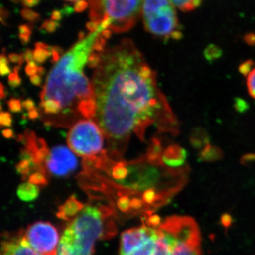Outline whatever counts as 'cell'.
<instances>
[{
  "instance_id": "obj_1",
  "label": "cell",
  "mask_w": 255,
  "mask_h": 255,
  "mask_svg": "<svg viewBox=\"0 0 255 255\" xmlns=\"http://www.w3.org/2000/svg\"><path fill=\"white\" fill-rule=\"evenodd\" d=\"M95 122L107 141V154L119 162L135 133L142 141L154 127L158 133L175 136L179 123L159 88L156 73L130 39L102 53L92 80Z\"/></svg>"
},
{
  "instance_id": "obj_2",
  "label": "cell",
  "mask_w": 255,
  "mask_h": 255,
  "mask_svg": "<svg viewBox=\"0 0 255 255\" xmlns=\"http://www.w3.org/2000/svg\"><path fill=\"white\" fill-rule=\"evenodd\" d=\"M100 34L97 31L78 41L63 55L47 77L40 99L55 100L61 106L55 127H70L80 117L95 119V94L83 69Z\"/></svg>"
},
{
  "instance_id": "obj_3",
  "label": "cell",
  "mask_w": 255,
  "mask_h": 255,
  "mask_svg": "<svg viewBox=\"0 0 255 255\" xmlns=\"http://www.w3.org/2000/svg\"><path fill=\"white\" fill-rule=\"evenodd\" d=\"M112 216V209L104 204L85 206L63 231L56 255H93L96 242L114 233Z\"/></svg>"
},
{
  "instance_id": "obj_4",
  "label": "cell",
  "mask_w": 255,
  "mask_h": 255,
  "mask_svg": "<svg viewBox=\"0 0 255 255\" xmlns=\"http://www.w3.org/2000/svg\"><path fill=\"white\" fill-rule=\"evenodd\" d=\"M154 255H203L197 223L185 216L167 217L158 227Z\"/></svg>"
},
{
  "instance_id": "obj_5",
  "label": "cell",
  "mask_w": 255,
  "mask_h": 255,
  "mask_svg": "<svg viewBox=\"0 0 255 255\" xmlns=\"http://www.w3.org/2000/svg\"><path fill=\"white\" fill-rule=\"evenodd\" d=\"M144 26L149 33L162 37L165 41L182 38L177 11L171 1L146 0L142 2Z\"/></svg>"
},
{
  "instance_id": "obj_6",
  "label": "cell",
  "mask_w": 255,
  "mask_h": 255,
  "mask_svg": "<svg viewBox=\"0 0 255 255\" xmlns=\"http://www.w3.org/2000/svg\"><path fill=\"white\" fill-rule=\"evenodd\" d=\"M104 134L95 122L80 120L74 124L68 134L70 150L84 159L100 156L103 152Z\"/></svg>"
},
{
  "instance_id": "obj_7",
  "label": "cell",
  "mask_w": 255,
  "mask_h": 255,
  "mask_svg": "<svg viewBox=\"0 0 255 255\" xmlns=\"http://www.w3.org/2000/svg\"><path fill=\"white\" fill-rule=\"evenodd\" d=\"M158 236L157 228L148 225L127 230L121 237L119 255H154Z\"/></svg>"
},
{
  "instance_id": "obj_8",
  "label": "cell",
  "mask_w": 255,
  "mask_h": 255,
  "mask_svg": "<svg viewBox=\"0 0 255 255\" xmlns=\"http://www.w3.org/2000/svg\"><path fill=\"white\" fill-rule=\"evenodd\" d=\"M105 14L112 19L110 30L124 33L135 26L142 10L143 1H101Z\"/></svg>"
},
{
  "instance_id": "obj_9",
  "label": "cell",
  "mask_w": 255,
  "mask_h": 255,
  "mask_svg": "<svg viewBox=\"0 0 255 255\" xmlns=\"http://www.w3.org/2000/svg\"><path fill=\"white\" fill-rule=\"evenodd\" d=\"M23 236L26 243L40 254L56 255L59 234L51 223L43 221L33 223L23 232Z\"/></svg>"
},
{
  "instance_id": "obj_10",
  "label": "cell",
  "mask_w": 255,
  "mask_h": 255,
  "mask_svg": "<svg viewBox=\"0 0 255 255\" xmlns=\"http://www.w3.org/2000/svg\"><path fill=\"white\" fill-rule=\"evenodd\" d=\"M78 167V159L73 151L65 146L58 145L50 150L44 164L45 172L53 176L68 175Z\"/></svg>"
},
{
  "instance_id": "obj_11",
  "label": "cell",
  "mask_w": 255,
  "mask_h": 255,
  "mask_svg": "<svg viewBox=\"0 0 255 255\" xmlns=\"http://www.w3.org/2000/svg\"><path fill=\"white\" fill-rule=\"evenodd\" d=\"M1 255H43L33 250L25 241L23 232L6 235L1 243Z\"/></svg>"
},
{
  "instance_id": "obj_12",
  "label": "cell",
  "mask_w": 255,
  "mask_h": 255,
  "mask_svg": "<svg viewBox=\"0 0 255 255\" xmlns=\"http://www.w3.org/2000/svg\"><path fill=\"white\" fill-rule=\"evenodd\" d=\"M187 151L177 145H171L166 147L162 155V162L169 168L178 169L187 165Z\"/></svg>"
},
{
  "instance_id": "obj_13",
  "label": "cell",
  "mask_w": 255,
  "mask_h": 255,
  "mask_svg": "<svg viewBox=\"0 0 255 255\" xmlns=\"http://www.w3.org/2000/svg\"><path fill=\"white\" fill-rule=\"evenodd\" d=\"M85 206L80 203L75 197H71L68 199L63 206L60 208L59 212L58 213V217L64 220L70 221L73 219L82 211Z\"/></svg>"
},
{
  "instance_id": "obj_14",
  "label": "cell",
  "mask_w": 255,
  "mask_h": 255,
  "mask_svg": "<svg viewBox=\"0 0 255 255\" xmlns=\"http://www.w3.org/2000/svg\"><path fill=\"white\" fill-rule=\"evenodd\" d=\"M38 186L30 182L23 183L18 187L17 195L19 199L24 201H31L39 195Z\"/></svg>"
},
{
  "instance_id": "obj_15",
  "label": "cell",
  "mask_w": 255,
  "mask_h": 255,
  "mask_svg": "<svg viewBox=\"0 0 255 255\" xmlns=\"http://www.w3.org/2000/svg\"><path fill=\"white\" fill-rule=\"evenodd\" d=\"M52 56L50 46L42 42L35 43V50H33V59L37 64H43L48 58Z\"/></svg>"
},
{
  "instance_id": "obj_16",
  "label": "cell",
  "mask_w": 255,
  "mask_h": 255,
  "mask_svg": "<svg viewBox=\"0 0 255 255\" xmlns=\"http://www.w3.org/2000/svg\"><path fill=\"white\" fill-rule=\"evenodd\" d=\"M223 157V152L219 147L208 144L201 150L199 159L206 162L219 160Z\"/></svg>"
},
{
  "instance_id": "obj_17",
  "label": "cell",
  "mask_w": 255,
  "mask_h": 255,
  "mask_svg": "<svg viewBox=\"0 0 255 255\" xmlns=\"http://www.w3.org/2000/svg\"><path fill=\"white\" fill-rule=\"evenodd\" d=\"M90 4V19L92 21H95L101 24L102 20H103L104 16H105V12H104L103 7L102 6V2L101 1H94V0H90L88 1Z\"/></svg>"
},
{
  "instance_id": "obj_18",
  "label": "cell",
  "mask_w": 255,
  "mask_h": 255,
  "mask_svg": "<svg viewBox=\"0 0 255 255\" xmlns=\"http://www.w3.org/2000/svg\"><path fill=\"white\" fill-rule=\"evenodd\" d=\"M191 142L194 147L202 149L209 144V137L206 135V132L200 128L193 130L191 136Z\"/></svg>"
},
{
  "instance_id": "obj_19",
  "label": "cell",
  "mask_w": 255,
  "mask_h": 255,
  "mask_svg": "<svg viewBox=\"0 0 255 255\" xmlns=\"http://www.w3.org/2000/svg\"><path fill=\"white\" fill-rule=\"evenodd\" d=\"M174 7H177L184 12L191 11L199 7L201 4L200 0H187V1H171Z\"/></svg>"
},
{
  "instance_id": "obj_20",
  "label": "cell",
  "mask_w": 255,
  "mask_h": 255,
  "mask_svg": "<svg viewBox=\"0 0 255 255\" xmlns=\"http://www.w3.org/2000/svg\"><path fill=\"white\" fill-rule=\"evenodd\" d=\"M19 31V39L21 43L24 46L27 45L30 41V37L31 36L32 29L28 24L20 25L18 26Z\"/></svg>"
},
{
  "instance_id": "obj_21",
  "label": "cell",
  "mask_w": 255,
  "mask_h": 255,
  "mask_svg": "<svg viewBox=\"0 0 255 255\" xmlns=\"http://www.w3.org/2000/svg\"><path fill=\"white\" fill-rule=\"evenodd\" d=\"M204 56L209 61H212L221 56V50L219 47L211 45L206 48L205 51H204Z\"/></svg>"
},
{
  "instance_id": "obj_22",
  "label": "cell",
  "mask_w": 255,
  "mask_h": 255,
  "mask_svg": "<svg viewBox=\"0 0 255 255\" xmlns=\"http://www.w3.org/2000/svg\"><path fill=\"white\" fill-rule=\"evenodd\" d=\"M21 15L24 19L27 20L28 21L32 23L36 22V21H39L40 18H41V16H40L38 13L33 11V10L26 9V8L21 10Z\"/></svg>"
},
{
  "instance_id": "obj_23",
  "label": "cell",
  "mask_w": 255,
  "mask_h": 255,
  "mask_svg": "<svg viewBox=\"0 0 255 255\" xmlns=\"http://www.w3.org/2000/svg\"><path fill=\"white\" fill-rule=\"evenodd\" d=\"M247 87L248 92L253 98L255 99V68L248 75L247 79Z\"/></svg>"
},
{
  "instance_id": "obj_24",
  "label": "cell",
  "mask_w": 255,
  "mask_h": 255,
  "mask_svg": "<svg viewBox=\"0 0 255 255\" xmlns=\"http://www.w3.org/2000/svg\"><path fill=\"white\" fill-rule=\"evenodd\" d=\"M8 108L13 113H19L22 111V102L19 99L11 98L7 102Z\"/></svg>"
},
{
  "instance_id": "obj_25",
  "label": "cell",
  "mask_w": 255,
  "mask_h": 255,
  "mask_svg": "<svg viewBox=\"0 0 255 255\" xmlns=\"http://www.w3.org/2000/svg\"><path fill=\"white\" fill-rule=\"evenodd\" d=\"M60 27V23L51 19L46 20L41 26V29L48 33H52Z\"/></svg>"
},
{
  "instance_id": "obj_26",
  "label": "cell",
  "mask_w": 255,
  "mask_h": 255,
  "mask_svg": "<svg viewBox=\"0 0 255 255\" xmlns=\"http://www.w3.org/2000/svg\"><path fill=\"white\" fill-rule=\"evenodd\" d=\"M101 60H102V53L92 52L87 60V65H88L89 68L97 69L100 65Z\"/></svg>"
},
{
  "instance_id": "obj_27",
  "label": "cell",
  "mask_w": 255,
  "mask_h": 255,
  "mask_svg": "<svg viewBox=\"0 0 255 255\" xmlns=\"http://www.w3.org/2000/svg\"><path fill=\"white\" fill-rule=\"evenodd\" d=\"M8 83L11 88H16L21 85V79L18 75L17 72L13 71L8 77Z\"/></svg>"
},
{
  "instance_id": "obj_28",
  "label": "cell",
  "mask_w": 255,
  "mask_h": 255,
  "mask_svg": "<svg viewBox=\"0 0 255 255\" xmlns=\"http://www.w3.org/2000/svg\"><path fill=\"white\" fill-rule=\"evenodd\" d=\"M105 46L106 40L102 36V35L100 34L96 39L95 43H94L92 50L99 52V53H102L105 51L104 49H105Z\"/></svg>"
},
{
  "instance_id": "obj_29",
  "label": "cell",
  "mask_w": 255,
  "mask_h": 255,
  "mask_svg": "<svg viewBox=\"0 0 255 255\" xmlns=\"http://www.w3.org/2000/svg\"><path fill=\"white\" fill-rule=\"evenodd\" d=\"M0 124L1 127H11L12 124V118L9 112H1L0 114Z\"/></svg>"
},
{
  "instance_id": "obj_30",
  "label": "cell",
  "mask_w": 255,
  "mask_h": 255,
  "mask_svg": "<svg viewBox=\"0 0 255 255\" xmlns=\"http://www.w3.org/2000/svg\"><path fill=\"white\" fill-rule=\"evenodd\" d=\"M253 65H254V63L252 60H249L245 61L244 63H242L239 66L240 73L243 74L245 76H248V75L253 70L252 68H253Z\"/></svg>"
},
{
  "instance_id": "obj_31",
  "label": "cell",
  "mask_w": 255,
  "mask_h": 255,
  "mask_svg": "<svg viewBox=\"0 0 255 255\" xmlns=\"http://www.w3.org/2000/svg\"><path fill=\"white\" fill-rule=\"evenodd\" d=\"M50 50L52 52L51 63H58L60 60V56L63 55V48L58 46H50Z\"/></svg>"
},
{
  "instance_id": "obj_32",
  "label": "cell",
  "mask_w": 255,
  "mask_h": 255,
  "mask_svg": "<svg viewBox=\"0 0 255 255\" xmlns=\"http://www.w3.org/2000/svg\"><path fill=\"white\" fill-rule=\"evenodd\" d=\"M112 23V18L109 17L108 15L105 14V16H104L103 20H102V23H101L100 26H99V28L97 31L101 33V32L105 31V30H107V28H110Z\"/></svg>"
},
{
  "instance_id": "obj_33",
  "label": "cell",
  "mask_w": 255,
  "mask_h": 255,
  "mask_svg": "<svg viewBox=\"0 0 255 255\" xmlns=\"http://www.w3.org/2000/svg\"><path fill=\"white\" fill-rule=\"evenodd\" d=\"M38 67L37 66L36 63L35 62H32L31 63H28L26 65L25 68V72L28 76H33V75H36L38 73Z\"/></svg>"
},
{
  "instance_id": "obj_34",
  "label": "cell",
  "mask_w": 255,
  "mask_h": 255,
  "mask_svg": "<svg viewBox=\"0 0 255 255\" xmlns=\"http://www.w3.org/2000/svg\"><path fill=\"white\" fill-rule=\"evenodd\" d=\"M9 60L11 63H18L19 66L24 63L25 60L23 58V53L21 54H16V53H10L9 55Z\"/></svg>"
},
{
  "instance_id": "obj_35",
  "label": "cell",
  "mask_w": 255,
  "mask_h": 255,
  "mask_svg": "<svg viewBox=\"0 0 255 255\" xmlns=\"http://www.w3.org/2000/svg\"><path fill=\"white\" fill-rule=\"evenodd\" d=\"M89 3L85 1H76L74 4V10L76 12L80 13L85 11L88 7Z\"/></svg>"
},
{
  "instance_id": "obj_36",
  "label": "cell",
  "mask_w": 255,
  "mask_h": 255,
  "mask_svg": "<svg viewBox=\"0 0 255 255\" xmlns=\"http://www.w3.org/2000/svg\"><path fill=\"white\" fill-rule=\"evenodd\" d=\"M235 107H236V110H237L238 112H243L246 110H248V105H247L246 102H245L244 100L238 98L236 100Z\"/></svg>"
},
{
  "instance_id": "obj_37",
  "label": "cell",
  "mask_w": 255,
  "mask_h": 255,
  "mask_svg": "<svg viewBox=\"0 0 255 255\" xmlns=\"http://www.w3.org/2000/svg\"><path fill=\"white\" fill-rule=\"evenodd\" d=\"M11 73V69L9 66V64L0 63V74L1 76H6Z\"/></svg>"
},
{
  "instance_id": "obj_38",
  "label": "cell",
  "mask_w": 255,
  "mask_h": 255,
  "mask_svg": "<svg viewBox=\"0 0 255 255\" xmlns=\"http://www.w3.org/2000/svg\"><path fill=\"white\" fill-rule=\"evenodd\" d=\"M22 107L25 110H28V112L35 108L34 101L31 99H26V100L23 101Z\"/></svg>"
},
{
  "instance_id": "obj_39",
  "label": "cell",
  "mask_w": 255,
  "mask_h": 255,
  "mask_svg": "<svg viewBox=\"0 0 255 255\" xmlns=\"http://www.w3.org/2000/svg\"><path fill=\"white\" fill-rule=\"evenodd\" d=\"M21 4L26 9H28V8L33 7V6H36L40 4V1L39 0H24V1H21Z\"/></svg>"
},
{
  "instance_id": "obj_40",
  "label": "cell",
  "mask_w": 255,
  "mask_h": 255,
  "mask_svg": "<svg viewBox=\"0 0 255 255\" xmlns=\"http://www.w3.org/2000/svg\"><path fill=\"white\" fill-rule=\"evenodd\" d=\"M23 54L25 61H26L27 64L34 62V59H33V52H32L31 49H26V51L23 53Z\"/></svg>"
},
{
  "instance_id": "obj_41",
  "label": "cell",
  "mask_w": 255,
  "mask_h": 255,
  "mask_svg": "<svg viewBox=\"0 0 255 255\" xmlns=\"http://www.w3.org/2000/svg\"><path fill=\"white\" fill-rule=\"evenodd\" d=\"M100 25V23L95 22V21H90L86 23V28L91 32V33H95L98 30Z\"/></svg>"
},
{
  "instance_id": "obj_42",
  "label": "cell",
  "mask_w": 255,
  "mask_h": 255,
  "mask_svg": "<svg viewBox=\"0 0 255 255\" xmlns=\"http://www.w3.org/2000/svg\"><path fill=\"white\" fill-rule=\"evenodd\" d=\"M63 15L62 10H53L51 14V20L54 21H60L63 18Z\"/></svg>"
},
{
  "instance_id": "obj_43",
  "label": "cell",
  "mask_w": 255,
  "mask_h": 255,
  "mask_svg": "<svg viewBox=\"0 0 255 255\" xmlns=\"http://www.w3.org/2000/svg\"><path fill=\"white\" fill-rule=\"evenodd\" d=\"M28 117L31 120H35V119H38L40 117L39 110L35 107L34 109L29 111L28 113Z\"/></svg>"
},
{
  "instance_id": "obj_44",
  "label": "cell",
  "mask_w": 255,
  "mask_h": 255,
  "mask_svg": "<svg viewBox=\"0 0 255 255\" xmlns=\"http://www.w3.org/2000/svg\"><path fill=\"white\" fill-rule=\"evenodd\" d=\"M30 81L33 85L40 86L41 84V77L39 75H34L30 77Z\"/></svg>"
},
{
  "instance_id": "obj_45",
  "label": "cell",
  "mask_w": 255,
  "mask_h": 255,
  "mask_svg": "<svg viewBox=\"0 0 255 255\" xmlns=\"http://www.w3.org/2000/svg\"><path fill=\"white\" fill-rule=\"evenodd\" d=\"M1 132H2L3 136H4L5 138H14L15 137L14 132L11 129H4Z\"/></svg>"
},
{
  "instance_id": "obj_46",
  "label": "cell",
  "mask_w": 255,
  "mask_h": 255,
  "mask_svg": "<svg viewBox=\"0 0 255 255\" xmlns=\"http://www.w3.org/2000/svg\"><path fill=\"white\" fill-rule=\"evenodd\" d=\"M245 41L249 45H254L255 43V35L248 34L245 37Z\"/></svg>"
},
{
  "instance_id": "obj_47",
  "label": "cell",
  "mask_w": 255,
  "mask_h": 255,
  "mask_svg": "<svg viewBox=\"0 0 255 255\" xmlns=\"http://www.w3.org/2000/svg\"><path fill=\"white\" fill-rule=\"evenodd\" d=\"M243 163H246V162H251V161L255 160V155L251 154V155H247L244 156L243 159Z\"/></svg>"
},
{
  "instance_id": "obj_48",
  "label": "cell",
  "mask_w": 255,
  "mask_h": 255,
  "mask_svg": "<svg viewBox=\"0 0 255 255\" xmlns=\"http://www.w3.org/2000/svg\"><path fill=\"white\" fill-rule=\"evenodd\" d=\"M101 35H102V36L104 38H105V39H110V37L112 36V33L110 30L107 29L102 31Z\"/></svg>"
},
{
  "instance_id": "obj_49",
  "label": "cell",
  "mask_w": 255,
  "mask_h": 255,
  "mask_svg": "<svg viewBox=\"0 0 255 255\" xmlns=\"http://www.w3.org/2000/svg\"><path fill=\"white\" fill-rule=\"evenodd\" d=\"M9 16V12L6 10H5L4 8H1V21H2L3 18H5L6 19V18H8Z\"/></svg>"
},
{
  "instance_id": "obj_50",
  "label": "cell",
  "mask_w": 255,
  "mask_h": 255,
  "mask_svg": "<svg viewBox=\"0 0 255 255\" xmlns=\"http://www.w3.org/2000/svg\"><path fill=\"white\" fill-rule=\"evenodd\" d=\"M0 91H1V99L3 100V99L6 97V92L4 91V85H3L2 83H1V90H0Z\"/></svg>"
},
{
  "instance_id": "obj_51",
  "label": "cell",
  "mask_w": 255,
  "mask_h": 255,
  "mask_svg": "<svg viewBox=\"0 0 255 255\" xmlns=\"http://www.w3.org/2000/svg\"><path fill=\"white\" fill-rule=\"evenodd\" d=\"M38 75H40V76H43V75H44V74L46 73V70H45V68H43V67H38Z\"/></svg>"
},
{
  "instance_id": "obj_52",
  "label": "cell",
  "mask_w": 255,
  "mask_h": 255,
  "mask_svg": "<svg viewBox=\"0 0 255 255\" xmlns=\"http://www.w3.org/2000/svg\"><path fill=\"white\" fill-rule=\"evenodd\" d=\"M78 37H79V41H82V40L85 39V32L80 31V33H79Z\"/></svg>"
}]
</instances>
